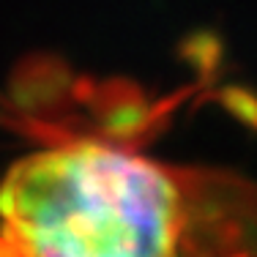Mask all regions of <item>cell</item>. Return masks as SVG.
Segmentation results:
<instances>
[{"mask_svg": "<svg viewBox=\"0 0 257 257\" xmlns=\"http://www.w3.org/2000/svg\"><path fill=\"white\" fill-rule=\"evenodd\" d=\"M0 254H257V186L69 137L0 178Z\"/></svg>", "mask_w": 257, "mask_h": 257, "instance_id": "obj_1", "label": "cell"}]
</instances>
